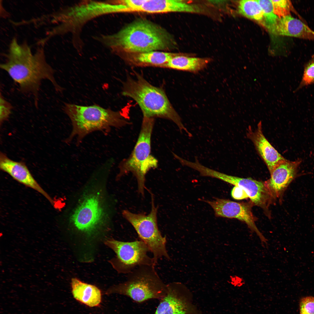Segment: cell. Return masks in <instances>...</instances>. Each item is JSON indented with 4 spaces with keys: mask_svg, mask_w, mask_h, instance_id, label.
<instances>
[{
    "mask_svg": "<svg viewBox=\"0 0 314 314\" xmlns=\"http://www.w3.org/2000/svg\"><path fill=\"white\" fill-rule=\"evenodd\" d=\"M44 46L40 45L33 53L27 42L19 44L14 37L4 54L5 61L0 65L21 92L32 93L35 97L43 80L50 81L56 91L62 89L55 80L53 69L47 62Z\"/></svg>",
    "mask_w": 314,
    "mask_h": 314,
    "instance_id": "obj_1",
    "label": "cell"
},
{
    "mask_svg": "<svg viewBox=\"0 0 314 314\" xmlns=\"http://www.w3.org/2000/svg\"><path fill=\"white\" fill-rule=\"evenodd\" d=\"M97 39L113 52L138 53L166 50L175 47L170 33L156 24L143 19H138L112 35H102Z\"/></svg>",
    "mask_w": 314,
    "mask_h": 314,
    "instance_id": "obj_2",
    "label": "cell"
},
{
    "mask_svg": "<svg viewBox=\"0 0 314 314\" xmlns=\"http://www.w3.org/2000/svg\"><path fill=\"white\" fill-rule=\"evenodd\" d=\"M124 8L123 5L112 3L108 1L92 0L82 1L63 7L43 17L44 18H49V22L56 25L47 31L42 40L46 42L53 36L70 33L73 46L78 53H82L84 44L81 35L85 25L100 16L122 12Z\"/></svg>",
    "mask_w": 314,
    "mask_h": 314,
    "instance_id": "obj_3",
    "label": "cell"
},
{
    "mask_svg": "<svg viewBox=\"0 0 314 314\" xmlns=\"http://www.w3.org/2000/svg\"><path fill=\"white\" fill-rule=\"evenodd\" d=\"M122 94L137 103L143 117L170 120L176 124L181 132L184 131L189 136H192L163 89L151 84L141 75L136 73L135 77H128L123 84Z\"/></svg>",
    "mask_w": 314,
    "mask_h": 314,
    "instance_id": "obj_4",
    "label": "cell"
},
{
    "mask_svg": "<svg viewBox=\"0 0 314 314\" xmlns=\"http://www.w3.org/2000/svg\"><path fill=\"white\" fill-rule=\"evenodd\" d=\"M64 110L72 125V132L66 140L67 143L76 137L79 144L86 135L93 131L107 133L111 127L119 128L130 124L121 112L97 105L84 106L67 104Z\"/></svg>",
    "mask_w": 314,
    "mask_h": 314,
    "instance_id": "obj_5",
    "label": "cell"
},
{
    "mask_svg": "<svg viewBox=\"0 0 314 314\" xmlns=\"http://www.w3.org/2000/svg\"><path fill=\"white\" fill-rule=\"evenodd\" d=\"M155 266L144 265L137 267L127 274L126 281L111 286L105 294L124 295L139 303L151 299L160 300L167 293V284L160 278Z\"/></svg>",
    "mask_w": 314,
    "mask_h": 314,
    "instance_id": "obj_6",
    "label": "cell"
},
{
    "mask_svg": "<svg viewBox=\"0 0 314 314\" xmlns=\"http://www.w3.org/2000/svg\"><path fill=\"white\" fill-rule=\"evenodd\" d=\"M154 119L143 117L139 134L129 157L120 163L118 177L131 172L137 180L138 190L144 195L145 177L147 172L158 165L157 160L151 154V138Z\"/></svg>",
    "mask_w": 314,
    "mask_h": 314,
    "instance_id": "obj_7",
    "label": "cell"
},
{
    "mask_svg": "<svg viewBox=\"0 0 314 314\" xmlns=\"http://www.w3.org/2000/svg\"><path fill=\"white\" fill-rule=\"evenodd\" d=\"M150 193L151 208L148 215L134 213L127 210H123L122 214L133 227L140 240L147 245L157 264L159 259L164 258L170 260V258L166 249V237L162 236L158 228L157 207H155L153 196Z\"/></svg>",
    "mask_w": 314,
    "mask_h": 314,
    "instance_id": "obj_8",
    "label": "cell"
},
{
    "mask_svg": "<svg viewBox=\"0 0 314 314\" xmlns=\"http://www.w3.org/2000/svg\"><path fill=\"white\" fill-rule=\"evenodd\" d=\"M105 244L116 254L111 263L119 273L127 274L139 266L156 265L153 257L148 254L149 248L141 240L122 242L110 239Z\"/></svg>",
    "mask_w": 314,
    "mask_h": 314,
    "instance_id": "obj_9",
    "label": "cell"
},
{
    "mask_svg": "<svg viewBox=\"0 0 314 314\" xmlns=\"http://www.w3.org/2000/svg\"><path fill=\"white\" fill-rule=\"evenodd\" d=\"M83 195L69 221L78 230L90 233L105 223L106 212L100 193L94 192Z\"/></svg>",
    "mask_w": 314,
    "mask_h": 314,
    "instance_id": "obj_10",
    "label": "cell"
},
{
    "mask_svg": "<svg viewBox=\"0 0 314 314\" xmlns=\"http://www.w3.org/2000/svg\"><path fill=\"white\" fill-rule=\"evenodd\" d=\"M167 288L154 314H201L193 302L192 292L185 285L174 282L167 284Z\"/></svg>",
    "mask_w": 314,
    "mask_h": 314,
    "instance_id": "obj_11",
    "label": "cell"
},
{
    "mask_svg": "<svg viewBox=\"0 0 314 314\" xmlns=\"http://www.w3.org/2000/svg\"><path fill=\"white\" fill-rule=\"evenodd\" d=\"M208 177L215 178L243 190L253 205L261 207L269 215V207L275 199L265 182L251 178H243L229 175L212 169L207 172Z\"/></svg>",
    "mask_w": 314,
    "mask_h": 314,
    "instance_id": "obj_12",
    "label": "cell"
},
{
    "mask_svg": "<svg viewBox=\"0 0 314 314\" xmlns=\"http://www.w3.org/2000/svg\"><path fill=\"white\" fill-rule=\"evenodd\" d=\"M205 201L213 209L216 217L235 218L243 222L252 231L256 233L261 242H266V239L255 224L256 219L251 211L252 204L218 198L212 201Z\"/></svg>",
    "mask_w": 314,
    "mask_h": 314,
    "instance_id": "obj_13",
    "label": "cell"
},
{
    "mask_svg": "<svg viewBox=\"0 0 314 314\" xmlns=\"http://www.w3.org/2000/svg\"><path fill=\"white\" fill-rule=\"evenodd\" d=\"M301 162L299 159L293 161L286 159L273 169L270 174V179L265 182L275 199L282 197L290 183L297 176L298 168Z\"/></svg>",
    "mask_w": 314,
    "mask_h": 314,
    "instance_id": "obj_14",
    "label": "cell"
},
{
    "mask_svg": "<svg viewBox=\"0 0 314 314\" xmlns=\"http://www.w3.org/2000/svg\"><path fill=\"white\" fill-rule=\"evenodd\" d=\"M0 169L17 181L41 193L53 205V199L37 183L24 163L11 160L1 152Z\"/></svg>",
    "mask_w": 314,
    "mask_h": 314,
    "instance_id": "obj_15",
    "label": "cell"
},
{
    "mask_svg": "<svg viewBox=\"0 0 314 314\" xmlns=\"http://www.w3.org/2000/svg\"><path fill=\"white\" fill-rule=\"evenodd\" d=\"M247 137L251 140L258 153L265 163L270 174L278 163L286 159L272 145L263 134L261 121L253 131L250 126L247 133Z\"/></svg>",
    "mask_w": 314,
    "mask_h": 314,
    "instance_id": "obj_16",
    "label": "cell"
},
{
    "mask_svg": "<svg viewBox=\"0 0 314 314\" xmlns=\"http://www.w3.org/2000/svg\"><path fill=\"white\" fill-rule=\"evenodd\" d=\"M270 31L278 35L314 41V31L301 20L291 15L279 18Z\"/></svg>",
    "mask_w": 314,
    "mask_h": 314,
    "instance_id": "obj_17",
    "label": "cell"
},
{
    "mask_svg": "<svg viewBox=\"0 0 314 314\" xmlns=\"http://www.w3.org/2000/svg\"><path fill=\"white\" fill-rule=\"evenodd\" d=\"M149 13L172 12L199 13L202 9L195 5L178 0H147L137 11Z\"/></svg>",
    "mask_w": 314,
    "mask_h": 314,
    "instance_id": "obj_18",
    "label": "cell"
},
{
    "mask_svg": "<svg viewBox=\"0 0 314 314\" xmlns=\"http://www.w3.org/2000/svg\"><path fill=\"white\" fill-rule=\"evenodd\" d=\"M71 285L72 296L77 301L90 307L100 306L102 293L97 286L83 282L76 278L72 279Z\"/></svg>",
    "mask_w": 314,
    "mask_h": 314,
    "instance_id": "obj_19",
    "label": "cell"
},
{
    "mask_svg": "<svg viewBox=\"0 0 314 314\" xmlns=\"http://www.w3.org/2000/svg\"><path fill=\"white\" fill-rule=\"evenodd\" d=\"M209 58L189 57L179 54L173 57L164 68L196 73L206 67Z\"/></svg>",
    "mask_w": 314,
    "mask_h": 314,
    "instance_id": "obj_20",
    "label": "cell"
},
{
    "mask_svg": "<svg viewBox=\"0 0 314 314\" xmlns=\"http://www.w3.org/2000/svg\"><path fill=\"white\" fill-rule=\"evenodd\" d=\"M179 54L153 51L137 53L130 60V62L138 66H152L164 68L173 57Z\"/></svg>",
    "mask_w": 314,
    "mask_h": 314,
    "instance_id": "obj_21",
    "label": "cell"
},
{
    "mask_svg": "<svg viewBox=\"0 0 314 314\" xmlns=\"http://www.w3.org/2000/svg\"><path fill=\"white\" fill-rule=\"evenodd\" d=\"M238 10L239 13L244 16L263 23V12L257 0L239 1Z\"/></svg>",
    "mask_w": 314,
    "mask_h": 314,
    "instance_id": "obj_22",
    "label": "cell"
},
{
    "mask_svg": "<svg viewBox=\"0 0 314 314\" xmlns=\"http://www.w3.org/2000/svg\"><path fill=\"white\" fill-rule=\"evenodd\" d=\"M263 12V24L270 31L279 17L274 14L272 2L270 0H257Z\"/></svg>",
    "mask_w": 314,
    "mask_h": 314,
    "instance_id": "obj_23",
    "label": "cell"
},
{
    "mask_svg": "<svg viewBox=\"0 0 314 314\" xmlns=\"http://www.w3.org/2000/svg\"><path fill=\"white\" fill-rule=\"evenodd\" d=\"M314 84V54L304 66L301 80L294 90L296 92L302 88Z\"/></svg>",
    "mask_w": 314,
    "mask_h": 314,
    "instance_id": "obj_24",
    "label": "cell"
},
{
    "mask_svg": "<svg viewBox=\"0 0 314 314\" xmlns=\"http://www.w3.org/2000/svg\"><path fill=\"white\" fill-rule=\"evenodd\" d=\"M271 1L273 4L274 13L279 18L291 15V12L299 15L290 1L272 0Z\"/></svg>",
    "mask_w": 314,
    "mask_h": 314,
    "instance_id": "obj_25",
    "label": "cell"
},
{
    "mask_svg": "<svg viewBox=\"0 0 314 314\" xmlns=\"http://www.w3.org/2000/svg\"><path fill=\"white\" fill-rule=\"evenodd\" d=\"M299 310V314H314V297L308 296L301 298Z\"/></svg>",
    "mask_w": 314,
    "mask_h": 314,
    "instance_id": "obj_26",
    "label": "cell"
},
{
    "mask_svg": "<svg viewBox=\"0 0 314 314\" xmlns=\"http://www.w3.org/2000/svg\"><path fill=\"white\" fill-rule=\"evenodd\" d=\"M12 108V105L4 98L1 93L0 97L1 124L8 118L11 114Z\"/></svg>",
    "mask_w": 314,
    "mask_h": 314,
    "instance_id": "obj_27",
    "label": "cell"
},
{
    "mask_svg": "<svg viewBox=\"0 0 314 314\" xmlns=\"http://www.w3.org/2000/svg\"><path fill=\"white\" fill-rule=\"evenodd\" d=\"M147 1V0H125L110 1L113 3L120 4L125 6L128 9V12H137Z\"/></svg>",
    "mask_w": 314,
    "mask_h": 314,
    "instance_id": "obj_28",
    "label": "cell"
},
{
    "mask_svg": "<svg viewBox=\"0 0 314 314\" xmlns=\"http://www.w3.org/2000/svg\"><path fill=\"white\" fill-rule=\"evenodd\" d=\"M231 195L233 198L237 199H240L248 197L243 190L235 186L231 190Z\"/></svg>",
    "mask_w": 314,
    "mask_h": 314,
    "instance_id": "obj_29",
    "label": "cell"
},
{
    "mask_svg": "<svg viewBox=\"0 0 314 314\" xmlns=\"http://www.w3.org/2000/svg\"><path fill=\"white\" fill-rule=\"evenodd\" d=\"M175 155V156H174V157H175V155Z\"/></svg>",
    "mask_w": 314,
    "mask_h": 314,
    "instance_id": "obj_30",
    "label": "cell"
}]
</instances>
